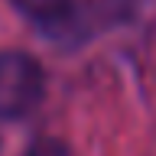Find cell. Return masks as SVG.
Instances as JSON below:
<instances>
[{
    "label": "cell",
    "instance_id": "obj_1",
    "mask_svg": "<svg viewBox=\"0 0 156 156\" xmlns=\"http://www.w3.org/2000/svg\"><path fill=\"white\" fill-rule=\"evenodd\" d=\"M46 94V72L29 52H0V117L20 120L36 111Z\"/></svg>",
    "mask_w": 156,
    "mask_h": 156
},
{
    "label": "cell",
    "instance_id": "obj_2",
    "mask_svg": "<svg viewBox=\"0 0 156 156\" xmlns=\"http://www.w3.org/2000/svg\"><path fill=\"white\" fill-rule=\"evenodd\" d=\"M13 7L46 33H62L78 20V0H13Z\"/></svg>",
    "mask_w": 156,
    "mask_h": 156
},
{
    "label": "cell",
    "instance_id": "obj_3",
    "mask_svg": "<svg viewBox=\"0 0 156 156\" xmlns=\"http://www.w3.org/2000/svg\"><path fill=\"white\" fill-rule=\"evenodd\" d=\"M88 7L94 10L101 20H120L127 16V10H130V0H88Z\"/></svg>",
    "mask_w": 156,
    "mask_h": 156
},
{
    "label": "cell",
    "instance_id": "obj_4",
    "mask_svg": "<svg viewBox=\"0 0 156 156\" xmlns=\"http://www.w3.org/2000/svg\"><path fill=\"white\" fill-rule=\"evenodd\" d=\"M26 156H72V150H68L62 140H52V136H42V140H36V143L26 150Z\"/></svg>",
    "mask_w": 156,
    "mask_h": 156
}]
</instances>
